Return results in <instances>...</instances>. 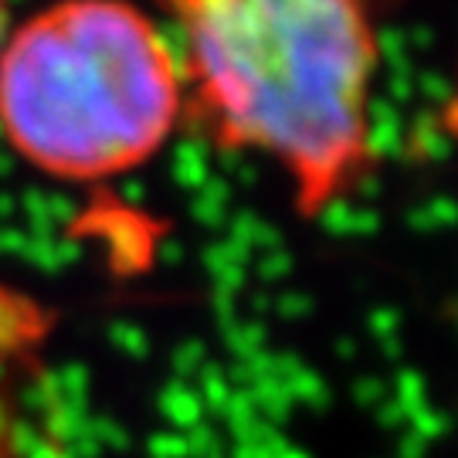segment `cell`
<instances>
[{
    "instance_id": "1",
    "label": "cell",
    "mask_w": 458,
    "mask_h": 458,
    "mask_svg": "<svg viewBox=\"0 0 458 458\" xmlns=\"http://www.w3.org/2000/svg\"><path fill=\"white\" fill-rule=\"evenodd\" d=\"M221 149L255 147L323 208L363 160L374 34L360 0H170Z\"/></svg>"
},
{
    "instance_id": "2",
    "label": "cell",
    "mask_w": 458,
    "mask_h": 458,
    "mask_svg": "<svg viewBox=\"0 0 458 458\" xmlns=\"http://www.w3.org/2000/svg\"><path fill=\"white\" fill-rule=\"evenodd\" d=\"M181 89L160 24L130 0H58L0 45V132L62 181L149 160L181 119Z\"/></svg>"
},
{
    "instance_id": "3",
    "label": "cell",
    "mask_w": 458,
    "mask_h": 458,
    "mask_svg": "<svg viewBox=\"0 0 458 458\" xmlns=\"http://www.w3.org/2000/svg\"><path fill=\"white\" fill-rule=\"evenodd\" d=\"M374 58L397 72V75H414V58L408 48V31L397 24H384L374 31Z\"/></svg>"
},
{
    "instance_id": "4",
    "label": "cell",
    "mask_w": 458,
    "mask_h": 458,
    "mask_svg": "<svg viewBox=\"0 0 458 458\" xmlns=\"http://www.w3.org/2000/svg\"><path fill=\"white\" fill-rule=\"evenodd\" d=\"M411 147L418 149L421 157H431V160H445L452 153V136L442 130L438 115L431 113H418L414 123H411Z\"/></svg>"
},
{
    "instance_id": "5",
    "label": "cell",
    "mask_w": 458,
    "mask_h": 458,
    "mask_svg": "<svg viewBox=\"0 0 458 458\" xmlns=\"http://www.w3.org/2000/svg\"><path fill=\"white\" fill-rule=\"evenodd\" d=\"M414 92L418 96H425L431 106H448V102H455V85L448 75L442 72H435V68H425V72H414Z\"/></svg>"
},
{
    "instance_id": "6",
    "label": "cell",
    "mask_w": 458,
    "mask_h": 458,
    "mask_svg": "<svg viewBox=\"0 0 458 458\" xmlns=\"http://www.w3.org/2000/svg\"><path fill=\"white\" fill-rule=\"evenodd\" d=\"M414 96H418V92H414V75H397V72H391V75H387L384 98H391L394 106H408Z\"/></svg>"
},
{
    "instance_id": "7",
    "label": "cell",
    "mask_w": 458,
    "mask_h": 458,
    "mask_svg": "<svg viewBox=\"0 0 458 458\" xmlns=\"http://www.w3.org/2000/svg\"><path fill=\"white\" fill-rule=\"evenodd\" d=\"M408 48L411 51L435 48V31H431V28H425V24H414V28L408 31Z\"/></svg>"
},
{
    "instance_id": "8",
    "label": "cell",
    "mask_w": 458,
    "mask_h": 458,
    "mask_svg": "<svg viewBox=\"0 0 458 458\" xmlns=\"http://www.w3.org/2000/svg\"><path fill=\"white\" fill-rule=\"evenodd\" d=\"M7 34H11V21H7V0H0V45L7 41Z\"/></svg>"
}]
</instances>
